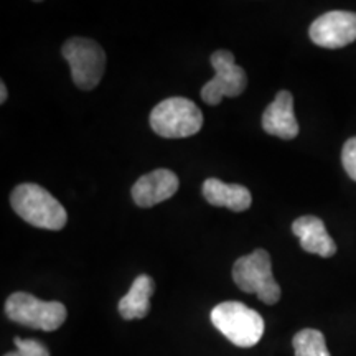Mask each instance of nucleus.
I'll use <instances>...</instances> for the list:
<instances>
[{
  "label": "nucleus",
  "mask_w": 356,
  "mask_h": 356,
  "mask_svg": "<svg viewBox=\"0 0 356 356\" xmlns=\"http://www.w3.org/2000/svg\"><path fill=\"white\" fill-rule=\"evenodd\" d=\"M10 204L22 220L35 228L60 231L68 221L63 204L37 184L15 186L10 195Z\"/></svg>",
  "instance_id": "f257e3e1"
},
{
  "label": "nucleus",
  "mask_w": 356,
  "mask_h": 356,
  "mask_svg": "<svg viewBox=\"0 0 356 356\" xmlns=\"http://www.w3.org/2000/svg\"><path fill=\"white\" fill-rule=\"evenodd\" d=\"M211 323L239 348H251L264 335V320L241 302L231 300L216 305L211 310Z\"/></svg>",
  "instance_id": "f03ea898"
},
{
  "label": "nucleus",
  "mask_w": 356,
  "mask_h": 356,
  "mask_svg": "<svg viewBox=\"0 0 356 356\" xmlns=\"http://www.w3.org/2000/svg\"><path fill=\"white\" fill-rule=\"evenodd\" d=\"M152 131L165 139H184L195 136L203 126V114L193 101L186 97H167L150 113Z\"/></svg>",
  "instance_id": "7ed1b4c3"
},
{
  "label": "nucleus",
  "mask_w": 356,
  "mask_h": 356,
  "mask_svg": "<svg viewBox=\"0 0 356 356\" xmlns=\"http://www.w3.org/2000/svg\"><path fill=\"white\" fill-rule=\"evenodd\" d=\"M234 284L246 293H256L267 305L277 304L280 287L273 275V261L266 249H256L251 254L239 257L233 266Z\"/></svg>",
  "instance_id": "20e7f679"
},
{
  "label": "nucleus",
  "mask_w": 356,
  "mask_h": 356,
  "mask_svg": "<svg viewBox=\"0 0 356 356\" xmlns=\"http://www.w3.org/2000/svg\"><path fill=\"white\" fill-rule=\"evenodd\" d=\"M6 314L12 322L24 327L55 332L65 323L68 312L61 302H44L32 293L15 292L6 302Z\"/></svg>",
  "instance_id": "39448f33"
},
{
  "label": "nucleus",
  "mask_w": 356,
  "mask_h": 356,
  "mask_svg": "<svg viewBox=\"0 0 356 356\" xmlns=\"http://www.w3.org/2000/svg\"><path fill=\"white\" fill-rule=\"evenodd\" d=\"M61 55L71 68V79L83 91L95 89L106 70V53L99 43L89 38H70L61 47Z\"/></svg>",
  "instance_id": "423d86ee"
},
{
  "label": "nucleus",
  "mask_w": 356,
  "mask_h": 356,
  "mask_svg": "<svg viewBox=\"0 0 356 356\" xmlns=\"http://www.w3.org/2000/svg\"><path fill=\"white\" fill-rule=\"evenodd\" d=\"M215 78L202 88V99L210 106H218L222 97H238L248 86L246 71L236 65L234 55L228 50H218L210 58Z\"/></svg>",
  "instance_id": "0eeeda50"
},
{
  "label": "nucleus",
  "mask_w": 356,
  "mask_h": 356,
  "mask_svg": "<svg viewBox=\"0 0 356 356\" xmlns=\"http://www.w3.org/2000/svg\"><path fill=\"white\" fill-rule=\"evenodd\" d=\"M310 40L322 48H343L356 40V13L333 10L318 17L309 30Z\"/></svg>",
  "instance_id": "6e6552de"
},
{
  "label": "nucleus",
  "mask_w": 356,
  "mask_h": 356,
  "mask_svg": "<svg viewBox=\"0 0 356 356\" xmlns=\"http://www.w3.org/2000/svg\"><path fill=\"white\" fill-rule=\"evenodd\" d=\"M180 181L172 170L157 168L145 173L132 186V200L137 207L150 208L165 202L178 191Z\"/></svg>",
  "instance_id": "1a4fd4ad"
},
{
  "label": "nucleus",
  "mask_w": 356,
  "mask_h": 356,
  "mask_svg": "<svg viewBox=\"0 0 356 356\" xmlns=\"http://www.w3.org/2000/svg\"><path fill=\"white\" fill-rule=\"evenodd\" d=\"M262 129L279 139L292 140L299 136V122L293 114V97L289 91H279L262 114Z\"/></svg>",
  "instance_id": "9d476101"
},
{
  "label": "nucleus",
  "mask_w": 356,
  "mask_h": 356,
  "mask_svg": "<svg viewBox=\"0 0 356 356\" xmlns=\"http://www.w3.org/2000/svg\"><path fill=\"white\" fill-rule=\"evenodd\" d=\"M292 233L300 239V246L310 254L332 257L337 252V244L327 233L323 221L317 216H300L292 222Z\"/></svg>",
  "instance_id": "9b49d317"
},
{
  "label": "nucleus",
  "mask_w": 356,
  "mask_h": 356,
  "mask_svg": "<svg viewBox=\"0 0 356 356\" xmlns=\"http://www.w3.org/2000/svg\"><path fill=\"white\" fill-rule=\"evenodd\" d=\"M203 197L213 207H225L233 211H246L252 203L251 191L246 186L225 184L218 178H207L204 180Z\"/></svg>",
  "instance_id": "f8f14e48"
},
{
  "label": "nucleus",
  "mask_w": 356,
  "mask_h": 356,
  "mask_svg": "<svg viewBox=\"0 0 356 356\" xmlns=\"http://www.w3.org/2000/svg\"><path fill=\"white\" fill-rule=\"evenodd\" d=\"M155 291V282L150 275L140 274L132 282L131 291L119 300V314L122 318H144L150 312V297Z\"/></svg>",
  "instance_id": "ddd939ff"
},
{
  "label": "nucleus",
  "mask_w": 356,
  "mask_h": 356,
  "mask_svg": "<svg viewBox=\"0 0 356 356\" xmlns=\"http://www.w3.org/2000/svg\"><path fill=\"white\" fill-rule=\"evenodd\" d=\"M292 345L296 356H330L323 333L315 330V328L300 330L293 337Z\"/></svg>",
  "instance_id": "4468645a"
},
{
  "label": "nucleus",
  "mask_w": 356,
  "mask_h": 356,
  "mask_svg": "<svg viewBox=\"0 0 356 356\" xmlns=\"http://www.w3.org/2000/svg\"><path fill=\"white\" fill-rule=\"evenodd\" d=\"M341 163L351 180L356 181V136L345 142L341 150Z\"/></svg>",
  "instance_id": "2eb2a0df"
},
{
  "label": "nucleus",
  "mask_w": 356,
  "mask_h": 356,
  "mask_svg": "<svg viewBox=\"0 0 356 356\" xmlns=\"http://www.w3.org/2000/svg\"><path fill=\"white\" fill-rule=\"evenodd\" d=\"M15 346L20 356H50L47 346L38 340H24V338H15Z\"/></svg>",
  "instance_id": "dca6fc26"
},
{
  "label": "nucleus",
  "mask_w": 356,
  "mask_h": 356,
  "mask_svg": "<svg viewBox=\"0 0 356 356\" xmlns=\"http://www.w3.org/2000/svg\"><path fill=\"white\" fill-rule=\"evenodd\" d=\"M7 96H8V92H7V86H6V83H0V102H6L7 101Z\"/></svg>",
  "instance_id": "f3484780"
},
{
  "label": "nucleus",
  "mask_w": 356,
  "mask_h": 356,
  "mask_svg": "<svg viewBox=\"0 0 356 356\" xmlns=\"http://www.w3.org/2000/svg\"><path fill=\"white\" fill-rule=\"evenodd\" d=\"M3 356H20V353H19V351H12V353H7V355H3Z\"/></svg>",
  "instance_id": "a211bd4d"
}]
</instances>
